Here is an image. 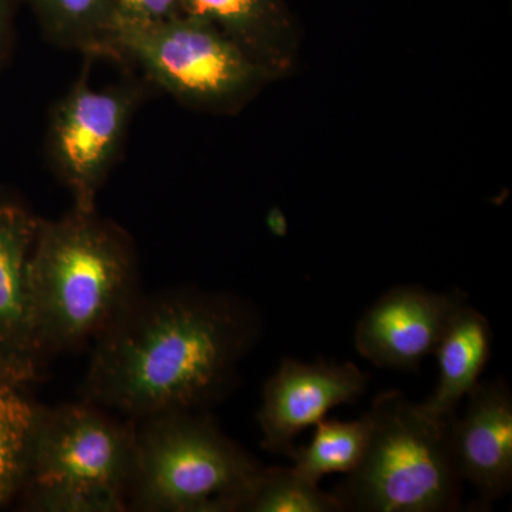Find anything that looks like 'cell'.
<instances>
[{"mask_svg":"<svg viewBox=\"0 0 512 512\" xmlns=\"http://www.w3.org/2000/svg\"><path fill=\"white\" fill-rule=\"evenodd\" d=\"M262 335L252 303L231 292H141L94 340L80 396L128 420L221 402Z\"/></svg>","mask_w":512,"mask_h":512,"instance_id":"6da1fadb","label":"cell"},{"mask_svg":"<svg viewBox=\"0 0 512 512\" xmlns=\"http://www.w3.org/2000/svg\"><path fill=\"white\" fill-rule=\"evenodd\" d=\"M140 293L136 251L119 225L76 208L39 218L28 299L40 362L93 343Z\"/></svg>","mask_w":512,"mask_h":512,"instance_id":"7a4b0ae2","label":"cell"},{"mask_svg":"<svg viewBox=\"0 0 512 512\" xmlns=\"http://www.w3.org/2000/svg\"><path fill=\"white\" fill-rule=\"evenodd\" d=\"M264 468L207 412L154 414L136 421L127 510L244 512Z\"/></svg>","mask_w":512,"mask_h":512,"instance_id":"3957f363","label":"cell"},{"mask_svg":"<svg viewBox=\"0 0 512 512\" xmlns=\"http://www.w3.org/2000/svg\"><path fill=\"white\" fill-rule=\"evenodd\" d=\"M365 414V456L333 491L343 512L457 511L463 478L451 447L453 417L434 419L399 390L380 393Z\"/></svg>","mask_w":512,"mask_h":512,"instance_id":"277c9868","label":"cell"},{"mask_svg":"<svg viewBox=\"0 0 512 512\" xmlns=\"http://www.w3.org/2000/svg\"><path fill=\"white\" fill-rule=\"evenodd\" d=\"M136 421L89 402L40 404L20 510L127 511Z\"/></svg>","mask_w":512,"mask_h":512,"instance_id":"5b68a950","label":"cell"},{"mask_svg":"<svg viewBox=\"0 0 512 512\" xmlns=\"http://www.w3.org/2000/svg\"><path fill=\"white\" fill-rule=\"evenodd\" d=\"M111 59L130 60L184 103L221 106L261 77V66L205 20L181 15L156 23H113Z\"/></svg>","mask_w":512,"mask_h":512,"instance_id":"8992f818","label":"cell"},{"mask_svg":"<svg viewBox=\"0 0 512 512\" xmlns=\"http://www.w3.org/2000/svg\"><path fill=\"white\" fill-rule=\"evenodd\" d=\"M143 90L131 84L93 89L87 74L56 104L47 130L50 167L73 198V208L96 210Z\"/></svg>","mask_w":512,"mask_h":512,"instance_id":"52a82bcc","label":"cell"},{"mask_svg":"<svg viewBox=\"0 0 512 512\" xmlns=\"http://www.w3.org/2000/svg\"><path fill=\"white\" fill-rule=\"evenodd\" d=\"M367 383L369 376L353 362L305 363L286 357L262 389L256 413L262 448L291 458L303 430L325 419L335 407L356 402Z\"/></svg>","mask_w":512,"mask_h":512,"instance_id":"ba28073f","label":"cell"},{"mask_svg":"<svg viewBox=\"0 0 512 512\" xmlns=\"http://www.w3.org/2000/svg\"><path fill=\"white\" fill-rule=\"evenodd\" d=\"M463 292H436L416 285L389 289L357 322L355 348L377 367L417 370L434 355L458 309Z\"/></svg>","mask_w":512,"mask_h":512,"instance_id":"9c48e42d","label":"cell"},{"mask_svg":"<svg viewBox=\"0 0 512 512\" xmlns=\"http://www.w3.org/2000/svg\"><path fill=\"white\" fill-rule=\"evenodd\" d=\"M466 399L463 417L451 420L454 460L481 503L491 504L512 487L511 387L504 379L478 382Z\"/></svg>","mask_w":512,"mask_h":512,"instance_id":"30bf717a","label":"cell"},{"mask_svg":"<svg viewBox=\"0 0 512 512\" xmlns=\"http://www.w3.org/2000/svg\"><path fill=\"white\" fill-rule=\"evenodd\" d=\"M39 218L18 198L0 191V356L37 379L30 322L28 262Z\"/></svg>","mask_w":512,"mask_h":512,"instance_id":"8fae6325","label":"cell"},{"mask_svg":"<svg viewBox=\"0 0 512 512\" xmlns=\"http://www.w3.org/2000/svg\"><path fill=\"white\" fill-rule=\"evenodd\" d=\"M493 329L483 313L464 303L441 338L434 355L439 362V383L431 396L419 403L434 419L456 416L461 400L480 382L490 360Z\"/></svg>","mask_w":512,"mask_h":512,"instance_id":"7c38bea8","label":"cell"},{"mask_svg":"<svg viewBox=\"0 0 512 512\" xmlns=\"http://www.w3.org/2000/svg\"><path fill=\"white\" fill-rule=\"evenodd\" d=\"M47 39L86 56L111 57L113 0H23Z\"/></svg>","mask_w":512,"mask_h":512,"instance_id":"4fadbf2b","label":"cell"},{"mask_svg":"<svg viewBox=\"0 0 512 512\" xmlns=\"http://www.w3.org/2000/svg\"><path fill=\"white\" fill-rule=\"evenodd\" d=\"M39 406L26 396V386L0 384V508L18 500L28 478Z\"/></svg>","mask_w":512,"mask_h":512,"instance_id":"5bb4252c","label":"cell"},{"mask_svg":"<svg viewBox=\"0 0 512 512\" xmlns=\"http://www.w3.org/2000/svg\"><path fill=\"white\" fill-rule=\"evenodd\" d=\"M315 436L305 447H296L291 457L301 476L318 483L325 476L349 474L365 456L370 424L366 414L352 421L320 420Z\"/></svg>","mask_w":512,"mask_h":512,"instance_id":"9a60e30c","label":"cell"},{"mask_svg":"<svg viewBox=\"0 0 512 512\" xmlns=\"http://www.w3.org/2000/svg\"><path fill=\"white\" fill-rule=\"evenodd\" d=\"M185 15L205 20L234 40L249 56L281 28V0H181Z\"/></svg>","mask_w":512,"mask_h":512,"instance_id":"2e32d148","label":"cell"},{"mask_svg":"<svg viewBox=\"0 0 512 512\" xmlns=\"http://www.w3.org/2000/svg\"><path fill=\"white\" fill-rule=\"evenodd\" d=\"M244 512H343L333 493L293 467H268L259 477Z\"/></svg>","mask_w":512,"mask_h":512,"instance_id":"e0dca14e","label":"cell"},{"mask_svg":"<svg viewBox=\"0 0 512 512\" xmlns=\"http://www.w3.org/2000/svg\"><path fill=\"white\" fill-rule=\"evenodd\" d=\"M181 15V0H113V23H156Z\"/></svg>","mask_w":512,"mask_h":512,"instance_id":"ac0fdd59","label":"cell"},{"mask_svg":"<svg viewBox=\"0 0 512 512\" xmlns=\"http://www.w3.org/2000/svg\"><path fill=\"white\" fill-rule=\"evenodd\" d=\"M19 0H0V72L9 66L16 47V12Z\"/></svg>","mask_w":512,"mask_h":512,"instance_id":"d6986e66","label":"cell"},{"mask_svg":"<svg viewBox=\"0 0 512 512\" xmlns=\"http://www.w3.org/2000/svg\"><path fill=\"white\" fill-rule=\"evenodd\" d=\"M36 377L23 370L22 367L13 365L5 357L0 356V384H18V386H28L35 382Z\"/></svg>","mask_w":512,"mask_h":512,"instance_id":"ffe728a7","label":"cell"},{"mask_svg":"<svg viewBox=\"0 0 512 512\" xmlns=\"http://www.w3.org/2000/svg\"><path fill=\"white\" fill-rule=\"evenodd\" d=\"M269 228L272 229V232L276 235H284L286 231V222L285 218L282 217L281 212L274 211L268 218Z\"/></svg>","mask_w":512,"mask_h":512,"instance_id":"44dd1931","label":"cell"}]
</instances>
